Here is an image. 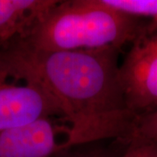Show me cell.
I'll use <instances>...</instances> for the list:
<instances>
[{"mask_svg": "<svg viewBox=\"0 0 157 157\" xmlns=\"http://www.w3.org/2000/svg\"><path fill=\"white\" fill-rule=\"evenodd\" d=\"M113 47L42 51L17 41L0 50V69L39 86L59 108L69 145L106 139L127 145L136 114L128 107Z\"/></svg>", "mask_w": 157, "mask_h": 157, "instance_id": "cell-1", "label": "cell"}, {"mask_svg": "<svg viewBox=\"0 0 157 157\" xmlns=\"http://www.w3.org/2000/svg\"><path fill=\"white\" fill-rule=\"evenodd\" d=\"M147 27L141 17L116 10L103 0L58 1L18 41L37 50L52 52L102 47L120 50L132 44Z\"/></svg>", "mask_w": 157, "mask_h": 157, "instance_id": "cell-2", "label": "cell"}, {"mask_svg": "<svg viewBox=\"0 0 157 157\" xmlns=\"http://www.w3.org/2000/svg\"><path fill=\"white\" fill-rule=\"evenodd\" d=\"M120 81L128 108L135 114L157 107V26L150 24L132 43L120 65Z\"/></svg>", "mask_w": 157, "mask_h": 157, "instance_id": "cell-3", "label": "cell"}, {"mask_svg": "<svg viewBox=\"0 0 157 157\" xmlns=\"http://www.w3.org/2000/svg\"><path fill=\"white\" fill-rule=\"evenodd\" d=\"M56 115L59 108L43 90L0 69V133Z\"/></svg>", "mask_w": 157, "mask_h": 157, "instance_id": "cell-4", "label": "cell"}, {"mask_svg": "<svg viewBox=\"0 0 157 157\" xmlns=\"http://www.w3.org/2000/svg\"><path fill=\"white\" fill-rule=\"evenodd\" d=\"M68 126L52 118L0 133V157H51L71 148Z\"/></svg>", "mask_w": 157, "mask_h": 157, "instance_id": "cell-5", "label": "cell"}, {"mask_svg": "<svg viewBox=\"0 0 157 157\" xmlns=\"http://www.w3.org/2000/svg\"><path fill=\"white\" fill-rule=\"evenodd\" d=\"M57 0H0V50L25 39Z\"/></svg>", "mask_w": 157, "mask_h": 157, "instance_id": "cell-6", "label": "cell"}, {"mask_svg": "<svg viewBox=\"0 0 157 157\" xmlns=\"http://www.w3.org/2000/svg\"><path fill=\"white\" fill-rule=\"evenodd\" d=\"M119 11L139 17H147L157 26V0H103Z\"/></svg>", "mask_w": 157, "mask_h": 157, "instance_id": "cell-7", "label": "cell"}, {"mask_svg": "<svg viewBox=\"0 0 157 157\" xmlns=\"http://www.w3.org/2000/svg\"><path fill=\"white\" fill-rule=\"evenodd\" d=\"M132 140H147L157 143V107L136 114L127 144Z\"/></svg>", "mask_w": 157, "mask_h": 157, "instance_id": "cell-8", "label": "cell"}, {"mask_svg": "<svg viewBox=\"0 0 157 157\" xmlns=\"http://www.w3.org/2000/svg\"><path fill=\"white\" fill-rule=\"evenodd\" d=\"M120 157H157V143L147 140H132Z\"/></svg>", "mask_w": 157, "mask_h": 157, "instance_id": "cell-9", "label": "cell"}, {"mask_svg": "<svg viewBox=\"0 0 157 157\" xmlns=\"http://www.w3.org/2000/svg\"><path fill=\"white\" fill-rule=\"evenodd\" d=\"M74 147L59 152L51 157H115L112 151L101 147L77 148Z\"/></svg>", "mask_w": 157, "mask_h": 157, "instance_id": "cell-10", "label": "cell"}]
</instances>
